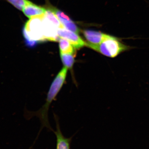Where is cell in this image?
<instances>
[{
	"label": "cell",
	"mask_w": 149,
	"mask_h": 149,
	"mask_svg": "<svg viewBox=\"0 0 149 149\" xmlns=\"http://www.w3.org/2000/svg\"><path fill=\"white\" fill-rule=\"evenodd\" d=\"M83 34L87 40L86 47H88L99 45L104 40L106 35L99 31L91 30H84Z\"/></svg>",
	"instance_id": "cell-6"
},
{
	"label": "cell",
	"mask_w": 149,
	"mask_h": 149,
	"mask_svg": "<svg viewBox=\"0 0 149 149\" xmlns=\"http://www.w3.org/2000/svg\"><path fill=\"white\" fill-rule=\"evenodd\" d=\"M68 69L63 67L58 72L51 84L48 91L46 102L42 107L37 113V116L40 117L43 126H45L52 130L48 119V111L52 102L56 98L65 82Z\"/></svg>",
	"instance_id": "cell-1"
},
{
	"label": "cell",
	"mask_w": 149,
	"mask_h": 149,
	"mask_svg": "<svg viewBox=\"0 0 149 149\" xmlns=\"http://www.w3.org/2000/svg\"><path fill=\"white\" fill-rule=\"evenodd\" d=\"M45 16L51 22H53L58 29L64 28L65 27L61 23L58 17L51 9L47 10L45 13Z\"/></svg>",
	"instance_id": "cell-12"
},
{
	"label": "cell",
	"mask_w": 149,
	"mask_h": 149,
	"mask_svg": "<svg viewBox=\"0 0 149 149\" xmlns=\"http://www.w3.org/2000/svg\"><path fill=\"white\" fill-rule=\"evenodd\" d=\"M46 11L47 10L44 8L37 6L28 0L22 10L24 15L29 18L45 13Z\"/></svg>",
	"instance_id": "cell-7"
},
{
	"label": "cell",
	"mask_w": 149,
	"mask_h": 149,
	"mask_svg": "<svg viewBox=\"0 0 149 149\" xmlns=\"http://www.w3.org/2000/svg\"><path fill=\"white\" fill-rule=\"evenodd\" d=\"M58 34L59 37L69 41L75 49H80L86 46V42L83 41L77 33L70 31L65 28L58 29Z\"/></svg>",
	"instance_id": "cell-4"
},
{
	"label": "cell",
	"mask_w": 149,
	"mask_h": 149,
	"mask_svg": "<svg viewBox=\"0 0 149 149\" xmlns=\"http://www.w3.org/2000/svg\"><path fill=\"white\" fill-rule=\"evenodd\" d=\"M59 19L63 25L64 26L65 28H66V29L77 34L80 32V29L70 19H66L64 18H59Z\"/></svg>",
	"instance_id": "cell-11"
},
{
	"label": "cell",
	"mask_w": 149,
	"mask_h": 149,
	"mask_svg": "<svg viewBox=\"0 0 149 149\" xmlns=\"http://www.w3.org/2000/svg\"><path fill=\"white\" fill-rule=\"evenodd\" d=\"M45 13L32 17L24 24L22 35L27 47H34L46 40L43 33L42 20Z\"/></svg>",
	"instance_id": "cell-3"
},
{
	"label": "cell",
	"mask_w": 149,
	"mask_h": 149,
	"mask_svg": "<svg viewBox=\"0 0 149 149\" xmlns=\"http://www.w3.org/2000/svg\"><path fill=\"white\" fill-rule=\"evenodd\" d=\"M89 47L111 58L116 57L123 53L135 48L123 43L122 39L107 34L100 44Z\"/></svg>",
	"instance_id": "cell-2"
},
{
	"label": "cell",
	"mask_w": 149,
	"mask_h": 149,
	"mask_svg": "<svg viewBox=\"0 0 149 149\" xmlns=\"http://www.w3.org/2000/svg\"><path fill=\"white\" fill-rule=\"evenodd\" d=\"M56 138V149H70L72 137L67 138L63 135L58 122H57L56 130L54 131Z\"/></svg>",
	"instance_id": "cell-8"
},
{
	"label": "cell",
	"mask_w": 149,
	"mask_h": 149,
	"mask_svg": "<svg viewBox=\"0 0 149 149\" xmlns=\"http://www.w3.org/2000/svg\"><path fill=\"white\" fill-rule=\"evenodd\" d=\"M18 10L22 11L28 0H5Z\"/></svg>",
	"instance_id": "cell-13"
},
{
	"label": "cell",
	"mask_w": 149,
	"mask_h": 149,
	"mask_svg": "<svg viewBox=\"0 0 149 149\" xmlns=\"http://www.w3.org/2000/svg\"><path fill=\"white\" fill-rule=\"evenodd\" d=\"M43 33L46 41L56 42L58 41L59 37L58 34V28L45 15L42 20Z\"/></svg>",
	"instance_id": "cell-5"
},
{
	"label": "cell",
	"mask_w": 149,
	"mask_h": 149,
	"mask_svg": "<svg viewBox=\"0 0 149 149\" xmlns=\"http://www.w3.org/2000/svg\"><path fill=\"white\" fill-rule=\"evenodd\" d=\"M75 54H60L62 62L65 67L68 69H72L75 62Z\"/></svg>",
	"instance_id": "cell-10"
},
{
	"label": "cell",
	"mask_w": 149,
	"mask_h": 149,
	"mask_svg": "<svg viewBox=\"0 0 149 149\" xmlns=\"http://www.w3.org/2000/svg\"><path fill=\"white\" fill-rule=\"evenodd\" d=\"M58 41L60 53L75 54L74 50L75 48L70 43L69 41L60 37H59Z\"/></svg>",
	"instance_id": "cell-9"
}]
</instances>
